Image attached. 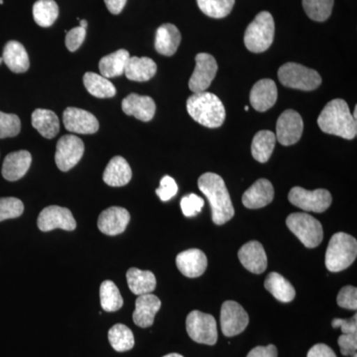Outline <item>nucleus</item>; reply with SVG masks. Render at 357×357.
<instances>
[{"instance_id": "nucleus-37", "label": "nucleus", "mask_w": 357, "mask_h": 357, "mask_svg": "<svg viewBox=\"0 0 357 357\" xmlns=\"http://www.w3.org/2000/svg\"><path fill=\"white\" fill-rule=\"evenodd\" d=\"M335 0H303L305 13L317 22H324L332 14Z\"/></svg>"}, {"instance_id": "nucleus-18", "label": "nucleus", "mask_w": 357, "mask_h": 357, "mask_svg": "<svg viewBox=\"0 0 357 357\" xmlns=\"http://www.w3.org/2000/svg\"><path fill=\"white\" fill-rule=\"evenodd\" d=\"M278 98L276 84L270 79H263L253 86L249 96L251 105L257 112H266L276 103Z\"/></svg>"}, {"instance_id": "nucleus-10", "label": "nucleus", "mask_w": 357, "mask_h": 357, "mask_svg": "<svg viewBox=\"0 0 357 357\" xmlns=\"http://www.w3.org/2000/svg\"><path fill=\"white\" fill-rule=\"evenodd\" d=\"M249 324L248 312L234 301L223 303L220 311V326L225 337H232L245 331Z\"/></svg>"}, {"instance_id": "nucleus-33", "label": "nucleus", "mask_w": 357, "mask_h": 357, "mask_svg": "<svg viewBox=\"0 0 357 357\" xmlns=\"http://www.w3.org/2000/svg\"><path fill=\"white\" fill-rule=\"evenodd\" d=\"M84 84L91 96L98 98H109L115 96L116 89L109 79L96 73H86L84 76Z\"/></svg>"}, {"instance_id": "nucleus-31", "label": "nucleus", "mask_w": 357, "mask_h": 357, "mask_svg": "<svg viewBox=\"0 0 357 357\" xmlns=\"http://www.w3.org/2000/svg\"><path fill=\"white\" fill-rule=\"evenodd\" d=\"M129 58H130L129 52L123 49L105 56L100 60L98 65L100 74L107 79L121 76L124 74Z\"/></svg>"}, {"instance_id": "nucleus-28", "label": "nucleus", "mask_w": 357, "mask_h": 357, "mask_svg": "<svg viewBox=\"0 0 357 357\" xmlns=\"http://www.w3.org/2000/svg\"><path fill=\"white\" fill-rule=\"evenodd\" d=\"M32 126L47 139L55 137L60 131V121L57 115L49 109L34 110L32 114Z\"/></svg>"}, {"instance_id": "nucleus-7", "label": "nucleus", "mask_w": 357, "mask_h": 357, "mask_svg": "<svg viewBox=\"0 0 357 357\" xmlns=\"http://www.w3.org/2000/svg\"><path fill=\"white\" fill-rule=\"evenodd\" d=\"M278 77L283 86L300 91H314L321 84V77L317 70L297 63H287L282 66Z\"/></svg>"}, {"instance_id": "nucleus-22", "label": "nucleus", "mask_w": 357, "mask_h": 357, "mask_svg": "<svg viewBox=\"0 0 357 357\" xmlns=\"http://www.w3.org/2000/svg\"><path fill=\"white\" fill-rule=\"evenodd\" d=\"M122 110L124 114L136 117L141 121H150L156 112L153 98L146 96L131 93L122 100Z\"/></svg>"}, {"instance_id": "nucleus-21", "label": "nucleus", "mask_w": 357, "mask_h": 357, "mask_svg": "<svg viewBox=\"0 0 357 357\" xmlns=\"http://www.w3.org/2000/svg\"><path fill=\"white\" fill-rule=\"evenodd\" d=\"M161 307V301L152 294L138 296L135 301L133 321L140 328H149L154 324L155 316Z\"/></svg>"}, {"instance_id": "nucleus-6", "label": "nucleus", "mask_w": 357, "mask_h": 357, "mask_svg": "<svg viewBox=\"0 0 357 357\" xmlns=\"http://www.w3.org/2000/svg\"><path fill=\"white\" fill-rule=\"evenodd\" d=\"M288 229L300 239L307 248H314L323 241V225L317 218L306 213H294L289 215Z\"/></svg>"}, {"instance_id": "nucleus-32", "label": "nucleus", "mask_w": 357, "mask_h": 357, "mask_svg": "<svg viewBox=\"0 0 357 357\" xmlns=\"http://www.w3.org/2000/svg\"><path fill=\"white\" fill-rule=\"evenodd\" d=\"M276 135L272 131L261 130L255 134L251 144L253 158L259 163H266L273 153Z\"/></svg>"}, {"instance_id": "nucleus-54", "label": "nucleus", "mask_w": 357, "mask_h": 357, "mask_svg": "<svg viewBox=\"0 0 357 357\" xmlns=\"http://www.w3.org/2000/svg\"><path fill=\"white\" fill-rule=\"evenodd\" d=\"M0 4H3V0H0Z\"/></svg>"}, {"instance_id": "nucleus-4", "label": "nucleus", "mask_w": 357, "mask_h": 357, "mask_svg": "<svg viewBox=\"0 0 357 357\" xmlns=\"http://www.w3.org/2000/svg\"><path fill=\"white\" fill-rule=\"evenodd\" d=\"M357 256V241L354 236L337 232L333 234L326 253V266L331 272H340L351 266Z\"/></svg>"}, {"instance_id": "nucleus-45", "label": "nucleus", "mask_w": 357, "mask_h": 357, "mask_svg": "<svg viewBox=\"0 0 357 357\" xmlns=\"http://www.w3.org/2000/svg\"><path fill=\"white\" fill-rule=\"evenodd\" d=\"M340 352L344 356H352L357 351V333H342L337 340Z\"/></svg>"}, {"instance_id": "nucleus-53", "label": "nucleus", "mask_w": 357, "mask_h": 357, "mask_svg": "<svg viewBox=\"0 0 357 357\" xmlns=\"http://www.w3.org/2000/svg\"><path fill=\"white\" fill-rule=\"evenodd\" d=\"M244 109H245V112H248L249 107H244Z\"/></svg>"}, {"instance_id": "nucleus-49", "label": "nucleus", "mask_w": 357, "mask_h": 357, "mask_svg": "<svg viewBox=\"0 0 357 357\" xmlns=\"http://www.w3.org/2000/svg\"><path fill=\"white\" fill-rule=\"evenodd\" d=\"M105 2L109 13L117 15L123 10L128 0H105Z\"/></svg>"}, {"instance_id": "nucleus-40", "label": "nucleus", "mask_w": 357, "mask_h": 357, "mask_svg": "<svg viewBox=\"0 0 357 357\" xmlns=\"http://www.w3.org/2000/svg\"><path fill=\"white\" fill-rule=\"evenodd\" d=\"M20 130L21 121L17 115L0 112V139L15 137Z\"/></svg>"}, {"instance_id": "nucleus-39", "label": "nucleus", "mask_w": 357, "mask_h": 357, "mask_svg": "<svg viewBox=\"0 0 357 357\" xmlns=\"http://www.w3.org/2000/svg\"><path fill=\"white\" fill-rule=\"evenodd\" d=\"M23 211H24V204L20 199L13 198V197L0 199V222L20 218Z\"/></svg>"}, {"instance_id": "nucleus-19", "label": "nucleus", "mask_w": 357, "mask_h": 357, "mask_svg": "<svg viewBox=\"0 0 357 357\" xmlns=\"http://www.w3.org/2000/svg\"><path fill=\"white\" fill-rule=\"evenodd\" d=\"M238 258L244 268L251 273L261 274L267 268V255L262 244L249 241L239 249Z\"/></svg>"}, {"instance_id": "nucleus-30", "label": "nucleus", "mask_w": 357, "mask_h": 357, "mask_svg": "<svg viewBox=\"0 0 357 357\" xmlns=\"http://www.w3.org/2000/svg\"><path fill=\"white\" fill-rule=\"evenodd\" d=\"M264 287L268 292L272 294L275 299L282 303L292 302L295 299L296 291L292 284L276 272H271L268 275L264 282Z\"/></svg>"}, {"instance_id": "nucleus-55", "label": "nucleus", "mask_w": 357, "mask_h": 357, "mask_svg": "<svg viewBox=\"0 0 357 357\" xmlns=\"http://www.w3.org/2000/svg\"><path fill=\"white\" fill-rule=\"evenodd\" d=\"M351 357H357L356 354H354V356H352Z\"/></svg>"}, {"instance_id": "nucleus-26", "label": "nucleus", "mask_w": 357, "mask_h": 357, "mask_svg": "<svg viewBox=\"0 0 357 357\" xmlns=\"http://www.w3.org/2000/svg\"><path fill=\"white\" fill-rule=\"evenodd\" d=\"M3 63L13 73L27 72L30 67L29 57L26 52L24 46L17 41H9L6 45L2 54Z\"/></svg>"}, {"instance_id": "nucleus-34", "label": "nucleus", "mask_w": 357, "mask_h": 357, "mask_svg": "<svg viewBox=\"0 0 357 357\" xmlns=\"http://www.w3.org/2000/svg\"><path fill=\"white\" fill-rule=\"evenodd\" d=\"M58 16L59 6L54 0H38L33 6V18L41 27H50Z\"/></svg>"}, {"instance_id": "nucleus-2", "label": "nucleus", "mask_w": 357, "mask_h": 357, "mask_svg": "<svg viewBox=\"0 0 357 357\" xmlns=\"http://www.w3.org/2000/svg\"><path fill=\"white\" fill-rule=\"evenodd\" d=\"M319 128L325 133L352 140L356 137V121L349 112L347 102L333 100L321 110L318 119Z\"/></svg>"}, {"instance_id": "nucleus-46", "label": "nucleus", "mask_w": 357, "mask_h": 357, "mask_svg": "<svg viewBox=\"0 0 357 357\" xmlns=\"http://www.w3.org/2000/svg\"><path fill=\"white\" fill-rule=\"evenodd\" d=\"M333 328H340L342 333H357V316L356 314L349 319H335L333 321Z\"/></svg>"}, {"instance_id": "nucleus-48", "label": "nucleus", "mask_w": 357, "mask_h": 357, "mask_svg": "<svg viewBox=\"0 0 357 357\" xmlns=\"http://www.w3.org/2000/svg\"><path fill=\"white\" fill-rule=\"evenodd\" d=\"M307 357H337L335 351L330 347L325 344H318L314 345L309 352Z\"/></svg>"}, {"instance_id": "nucleus-36", "label": "nucleus", "mask_w": 357, "mask_h": 357, "mask_svg": "<svg viewBox=\"0 0 357 357\" xmlns=\"http://www.w3.org/2000/svg\"><path fill=\"white\" fill-rule=\"evenodd\" d=\"M100 305L105 312H116L123 306V299L114 282H102L100 289Z\"/></svg>"}, {"instance_id": "nucleus-5", "label": "nucleus", "mask_w": 357, "mask_h": 357, "mask_svg": "<svg viewBox=\"0 0 357 357\" xmlns=\"http://www.w3.org/2000/svg\"><path fill=\"white\" fill-rule=\"evenodd\" d=\"M275 23L268 11L258 13L244 34V44L252 53H263L273 43Z\"/></svg>"}, {"instance_id": "nucleus-16", "label": "nucleus", "mask_w": 357, "mask_h": 357, "mask_svg": "<svg viewBox=\"0 0 357 357\" xmlns=\"http://www.w3.org/2000/svg\"><path fill=\"white\" fill-rule=\"evenodd\" d=\"M130 222V215L126 208L112 206L100 213L98 227L102 234L114 236L124 232Z\"/></svg>"}, {"instance_id": "nucleus-51", "label": "nucleus", "mask_w": 357, "mask_h": 357, "mask_svg": "<svg viewBox=\"0 0 357 357\" xmlns=\"http://www.w3.org/2000/svg\"><path fill=\"white\" fill-rule=\"evenodd\" d=\"M163 357H184V356H181V354H167V356H163Z\"/></svg>"}, {"instance_id": "nucleus-38", "label": "nucleus", "mask_w": 357, "mask_h": 357, "mask_svg": "<svg viewBox=\"0 0 357 357\" xmlns=\"http://www.w3.org/2000/svg\"><path fill=\"white\" fill-rule=\"evenodd\" d=\"M197 2L203 13L220 20L227 17L231 13L236 0H197Z\"/></svg>"}, {"instance_id": "nucleus-47", "label": "nucleus", "mask_w": 357, "mask_h": 357, "mask_svg": "<svg viewBox=\"0 0 357 357\" xmlns=\"http://www.w3.org/2000/svg\"><path fill=\"white\" fill-rule=\"evenodd\" d=\"M246 357H278V351L274 344L267 347H256L252 351H249Z\"/></svg>"}, {"instance_id": "nucleus-29", "label": "nucleus", "mask_w": 357, "mask_h": 357, "mask_svg": "<svg viewBox=\"0 0 357 357\" xmlns=\"http://www.w3.org/2000/svg\"><path fill=\"white\" fill-rule=\"evenodd\" d=\"M126 279L131 292L137 296L152 293L156 289V277L151 271L130 268L126 273Z\"/></svg>"}, {"instance_id": "nucleus-9", "label": "nucleus", "mask_w": 357, "mask_h": 357, "mask_svg": "<svg viewBox=\"0 0 357 357\" xmlns=\"http://www.w3.org/2000/svg\"><path fill=\"white\" fill-rule=\"evenodd\" d=\"M289 202L305 211L324 213L332 204V195L325 189L307 191L301 187H294L289 192Z\"/></svg>"}, {"instance_id": "nucleus-42", "label": "nucleus", "mask_w": 357, "mask_h": 357, "mask_svg": "<svg viewBox=\"0 0 357 357\" xmlns=\"http://www.w3.org/2000/svg\"><path fill=\"white\" fill-rule=\"evenodd\" d=\"M337 302L340 307L356 311L357 289L354 286H345L338 293Z\"/></svg>"}, {"instance_id": "nucleus-3", "label": "nucleus", "mask_w": 357, "mask_h": 357, "mask_svg": "<svg viewBox=\"0 0 357 357\" xmlns=\"http://www.w3.org/2000/svg\"><path fill=\"white\" fill-rule=\"evenodd\" d=\"M187 110L195 121L206 128H218L225 122V105L215 93H194L187 100Z\"/></svg>"}, {"instance_id": "nucleus-41", "label": "nucleus", "mask_w": 357, "mask_h": 357, "mask_svg": "<svg viewBox=\"0 0 357 357\" xmlns=\"http://www.w3.org/2000/svg\"><path fill=\"white\" fill-rule=\"evenodd\" d=\"M204 201L196 194H190L185 196L181 201V208L185 217L192 218L198 215L203 210Z\"/></svg>"}, {"instance_id": "nucleus-23", "label": "nucleus", "mask_w": 357, "mask_h": 357, "mask_svg": "<svg viewBox=\"0 0 357 357\" xmlns=\"http://www.w3.org/2000/svg\"><path fill=\"white\" fill-rule=\"evenodd\" d=\"M32 163V156L26 150L7 155L2 165V176L9 182H15L24 177Z\"/></svg>"}, {"instance_id": "nucleus-14", "label": "nucleus", "mask_w": 357, "mask_h": 357, "mask_svg": "<svg viewBox=\"0 0 357 357\" xmlns=\"http://www.w3.org/2000/svg\"><path fill=\"white\" fill-rule=\"evenodd\" d=\"M218 72V63L210 54L199 53L196 56V68L189 82L192 93L206 91L213 83Z\"/></svg>"}, {"instance_id": "nucleus-27", "label": "nucleus", "mask_w": 357, "mask_h": 357, "mask_svg": "<svg viewBox=\"0 0 357 357\" xmlns=\"http://www.w3.org/2000/svg\"><path fill=\"white\" fill-rule=\"evenodd\" d=\"M157 65L152 59L147 57H130L126 64V77L130 81L146 82L156 75Z\"/></svg>"}, {"instance_id": "nucleus-44", "label": "nucleus", "mask_w": 357, "mask_h": 357, "mask_svg": "<svg viewBox=\"0 0 357 357\" xmlns=\"http://www.w3.org/2000/svg\"><path fill=\"white\" fill-rule=\"evenodd\" d=\"M86 29L81 27H75L70 29L66 35L65 43L68 50L70 52L77 51L86 39Z\"/></svg>"}, {"instance_id": "nucleus-11", "label": "nucleus", "mask_w": 357, "mask_h": 357, "mask_svg": "<svg viewBox=\"0 0 357 357\" xmlns=\"http://www.w3.org/2000/svg\"><path fill=\"white\" fill-rule=\"evenodd\" d=\"M84 152V142L77 136H63L57 143L56 165L63 172H68L81 161Z\"/></svg>"}, {"instance_id": "nucleus-43", "label": "nucleus", "mask_w": 357, "mask_h": 357, "mask_svg": "<svg viewBox=\"0 0 357 357\" xmlns=\"http://www.w3.org/2000/svg\"><path fill=\"white\" fill-rule=\"evenodd\" d=\"M178 192V185L176 181L170 176H165L160 182V187L156 190L157 196L163 202L169 201L175 197Z\"/></svg>"}, {"instance_id": "nucleus-8", "label": "nucleus", "mask_w": 357, "mask_h": 357, "mask_svg": "<svg viewBox=\"0 0 357 357\" xmlns=\"http://www.w3.org/2000/svg\"><path fill=\"white\" fill-rule=\"evenodd\" d=\"M188 335L194 342L206 345H215L218 342L217 321L211 314L192 311L185 319Z\"/></svg>"}, {"instance_id": "nucleus-25", "label": "nucleus", "mask_w": 357, "mask_h": 357, "mask_svg": "<svg viewBox=\"0 0 357 357\" xmlns=\"http://www.w3.org/2000/svg\"><path fill=\"white\" fill-rule=\"evenodd\" d=\"M181 33L175 25L166 23L160 26L155 36V49L164 56H173L181 43Z\"/></svg>"}, {"instance_id": "nucleus-52", "label": "nucleus", "mask_w": 357, "mask_h": 357, "mask_svg": "<svg viewBox=\"0 0 357 357\" xmlns=\"http://www.w3.org/2000/svg\"><path fill=\"white\" fill-rule=\"evenodd\" d=\"M2 63H3V59H2V57H0V65H1Z\"/></svg>"}, {"instance_id": "nucleus-35", "label": "nucleus", "mask_w": 357, "mask_h": 357, "mask_svg": "<svg viewBox=\"0 0 357 357\" xmlns=\"http://www.w3.org/2000/svg\"><path fill=\"white\" fill-rule=\"evenodd\" d=\"M109 340L112 349L119 352L130 351L135 344L132 331L122 324H117L110 328Z\"/></svg>"}, {"instance_id": "nucleus-20", "label": "nucleus", "mask_w": 357, "mask_h": 357, "mask_svg": "<svg viewBox=\"0 0 357 357\" xmlns=\"http://www.w3.org/2000/svg\"><path fill=\"white\" fill-rule=\"evenodd\" d=\"M274 199V188L270 181L259 178L244 192L243 204L250 210L264 208Z\"/></svg>"}, {"instance_id": "nucleus-1", "label": "nucleus", "mask_w": 357, "mask_h": 357, "mask_svg": "<svg viewBox=\"0 0 357 357\" xmlns=\"http://www.w3.org/2000/svg\"><path fill=\"white\" fill-rule=\"evenodd\" d=\"M199 189L210 202L211 218L218 225H225L234 215V208L223 178L215 173H206L199 177Z\"/></svg>"}, {"instance_id": "nucleus-24", "label": "nucleus", "mask_w": 357, "mask_h": 357, "mask_svg": "<svg viewBox=\"0 0 357 357\" xmlns=\"http://www.w3.org/2000/svg\"><path fill=\"white\" fill-rule=\"evenodd\" d=\"M132 171L126 159L115 156L107 164L103 172V181L110 187H123L130 182Z\"/></svg>"}, {"instance_id": "nucleus-50", "label": "nucleus", "mask_w": 357, "mask_h": 357, "mask_svg": "<svg viewBox=\"0 0 357 357\" xmlns=\"http://www.w3.org/2000/svg\"><path fill=\"white\" fill-rule=\"evenodd\" d=\"M79 26H81V27L84 28V29H86V27H88V21H86V20L79 21Z\"/></svg>"}, {"instance_id": "nucleus-15", "label": "nucleus", "mask_w": 357, "mask_h": 357, "mask_svg": "<svg viewBox=\"0 0 357 357\" xmlns=\"http://www.w3.org/2000/svg\"><path fill=\"white\" fill-rule=\"evenodd\" d=\"M65 128L70 132L93 134L100 128L98 119L86 110L68 107L63 114Z\"/></svg>"}, {"instance_id": "nucleus-13", "label": "nucleus", "mask_w": 357, "mask_h": 357, "mask_svg": "<svg viewBox=\"0 0 357 357\" xmlns=\"http://www.w3.org/2000/svg\"><path fill=\"white\" fill-rule=\"evenodd\" d=\"M37 225L39 229L44 232L56 229L72 231L76 229L77 222L69 208L50 206H47L40 213Z\"/></svg>"}, {"instance_id": "nucleus-17", "label": "nucleus", "mask_w": 357, "mask_h": 357, "mask_svg": "<svg viewBox=\"0 0 357 357\" xmlns=\"http://www.w3.org/2000/svg\"><path fill=\"white\" fill-rule=\"evenodd\" d=\"M176 264L181 273L189 278H197L206 272L208 258L203 251L192 248L178 253Z\"/></svg>"}, {"instance_id": "nucleus-12", "label": "nucleus", "mask_w": 357, "mask_h": 357, "mask_svg": "<svg viewBox=\"0 0 357 357\" xmlns=\"http://www.w3.org/2000/svg\"><path fill=\"white\" fill-rule=\"evenodd\" d=\"M304 122L293 109H287L279 116L276 124V140L284 146L296 144L302 137Z\"/></svg>"}]
</instances>
